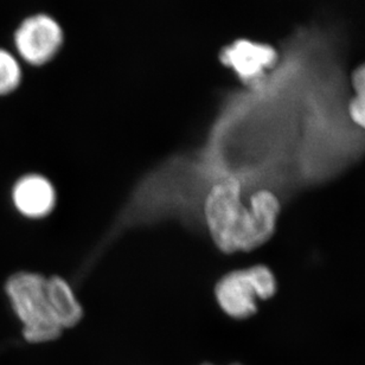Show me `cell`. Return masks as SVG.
<instances>
[{
  "label": "cell",
  "mask_w": 365,
  "mask_h": 365,
  "mask_svg": "<svg viewBox=\"0 0 365 365\" xmlns=\"http://www.w3.org/2000/svg\"><path fill=\"white\" fill-rule=\"evenodd\" d=\"M280 200L269 190L243 200L242 182L228 177L211 186L204 198L203 216L211 239L225 254L250 252L271 240L280 216Z\"/></svg>",
  "instance_id": "cell-1"
},
{
  "label": "cell",
  "mask_w": 365,
  "mask_h": 365,
  "mask_svg": "<svg viewBox=\"0 0 365 365\" xmlns=\"http://www.w3.org/2000/svg\"><path fill=\"white\" fill-rule=\"evenodd\" d=\"M46 279L38 273L19 272L5 286L11 306L23 327V338L29 344H48L64 332L50 306Z\"/></svg>",
  "instance_id": "cell-2"
},
{
  "label": "cell",
  "mask_w": 365,
  "mask_h": 365,
  "mask_svg": "<svg viewBox=\"0 0 365 365\" xmlns=\"http://www.w3.org/2000/svg\"><path fill=\"white\" fill-rule=\"evenodd\" d=\"M277 282L273 272L264 264L225 274L215 287L222 311L234 319H248L257 312V302L273 298Z\"/></svg>",
  "instance_id": "cell-3"
},
{
  "label": "cell",
  "mask_w": 365,
  "mask_h": 365,
  "mask_svg": "<svg viewBox=\"0 0 365 365\" xmlns=\"http://www.w3.org/2000/svg\"><path fill=\"white\" fill-rule=\"evenodd\" d=\"M16 51L26 63H49L63 44V30L53 17L37 14L25 18L14 35Z\"/></svg>",
  "instance_id": "cell-4"
},
{
  "label": "cell",
  "mask_w": 365,
  "mask_h": 365,
  "mask_svg": "<svg viewBox=\"0 0 365 365\" xmlns=\"http://www.w3.org/2000/svg\"><path fill=\"white\" fill-rule=\"evenodd\" d=\"M14 207L28 218L46 217L56 205V190L48 178L41 175H26L12 190Z\"/></svg>",
  "instance_id": "cell-5"
},
{
  "label": "cell",
  "mask_w": 365,
  "mask_h": 365,
  "mask_svg": "<svg viewBox=\"0 0 365 365\" xmlns=\"http://www.w3.org/2000/svg\"><path fill=\"white\" fill-rule=\"evenodd\" d=\"M277 53L267 46H261L248 41H241L225 50L222 60L229 67L234 68L240 78L247 83L255 82L264 71L271 67Z\"/></svg>",
  "instance_id": "cell-6"
},
{
  "label": "cell",
  "mask_w": 365,
  "mask_h": 365,
  "mask_svg": "<svg viewBox=\"0 0 365 365\" xmlns=\"http://www.w3.org/2000/svg\"><path fill=\"white\" fill-rule=\"evenodd\" d=\"M46 289L53 316L62 330L78 327L83 318V309L75 295L71 284L63 277L46 279Z\"/></svg>",
  "instance_id": "cell-7"
},
{
  "label": "cell",
  "mask_w": 365,
  "mask_h": 365,
  "mask_svg": "<svg viewBox=\"0 0 365 365\" xmlns=\"http://www.w3.org/2000/svg\"><path fill=\"white\" fill-rule=\"evenodd\" d=\"M23 78L21 64L17 57L9 50L0 48V96L17 91Z\"/></svg>",
  "instance_id": "cell-8"
},
{
  "label": "cell",
  "mask_w": 365,
  "mask_h": 365,
  "mask_svg": "<svg viewBox=\"0 0 365 365\" xmlns=\"http://www.w3.org/2000/svg\"><path fill=\"white\" fill-rule=\"evenodd\" d=\"M355 95L349 103V115L356 126L365 130V64L356 69L352 75Z\"/></svg>",
  "instance_id": "cell-9"
},
{
  "label": "cell",
  "mask_w": 365,
  "mask_h": 365,
  "mask_svg": "<svg viewBox=\"0 0 365 365\" xmlns=\"http://www.w3.org/2000/svg\"><path fill=\"white\" fill-rule=\"evenodd\" d=\"M200 365H217V364H214V363H210V362H204V363H200ZM230 365H241V364H230Z\"/></svg>",
  "instance_id": "cell-10"
}]
</instances>
